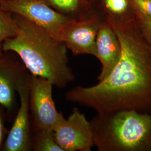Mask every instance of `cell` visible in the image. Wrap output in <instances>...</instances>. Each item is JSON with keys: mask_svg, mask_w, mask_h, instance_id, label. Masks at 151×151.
Here are the masks:
<instances>
[{"mask_svg": "<svg viewBox=\"0 0 151 151\" xmlns=\"http://www.w3.org/2000/svg\"><path fill=\"white\" fill-rule=\"evenodd\" d=\"M105 20L120 44L118 63L96 85L72 88L65 93V99L97 113L135 110L151 114V47L135 19L126 22Z\"/></svg>", "mask_w": 151, "mask_h": 151, "instance_id": "6da1fadb", "label": "cell"}, {"mask_svg": "<svg viewBox=\"0 0 151 151\" xmlns=\"http://www.w3.org/2000/svg\"><path fill=\"white\" fill-rule=\"evenodd\" d=\"M18 32L2 43L4 52L19 55L28 72L64 88L75 80L65 44L43 27L14 14Z\"/></svg>", "mask_w": 151, "mask_h": 151, "instance_id": "7a4b0ae2", "label": "cell"}, {"mask_svg": "<svg viewBox=\"0 0 151 151\" xmlns=\"http://www.w3.org/2000/svg\"><path fill=\"white\" fill-rule=\"evenodd\" d=\"M99 151H151V114L135 110L97 113L90 122Z\"/></svg>", "mask_w": 151, "mask_h": 151, "instance_id": "3957f363", "label": "cell"}, {"mask_svg": "<svg viewBox=\"0 0 151 151\" xmlns=\"http://www.w3.org/2000/svg\"><path fill=\"white\" fill-rule=\"evenodd\" d=\"M0 7L43 27L60 40L65 27L73 19L54 10L42 0H5Z\"/></svg>", "mask_w": 151, "mask_h": 151, "instance_id": "277c9868", "label": "cell"}, {"mask_svg": "<svg viewBox=\"0 0 151 151\" xmlns=\"http://www.w3.org/2000/svg\"><path fill=\"white\" fill-rule=\"evenodd\" d=\"M53 85L40 77L29 76V108L34 131L53 130L63 116L55 107L53 97Z\"/></svg>", "mask_w": 151, "mask_h": 151, "instance_id": "5b68a950", "label": "cell"}, {"mask_svg": "<svg viewBox=\"0 0 151 151\" xmlns=\"http://www.w3.org/2000/svg\"><path fill=\"white\" fill-rule=\"evenodd\" d=\"M29 76L30 73L27 70L17 82L16 90L20 99V106L4 143L3 151H32V122L29 113Z\"/></svg>", "mask_w": 151, "mask_h": 151, "instance_id": "8992f818", "label": "cell"}, {"mask_svg": "<svg viewBox=\"0 0 151 151\" xmlns=\"http://www.w3.org/2000/svg\"><path fill=\"white\" fill-rule=\"evenodd\" d=\"M53 131L63 151H90L94 146L90 122L78 108L73 109L68 118L63 116Z\"/></svg>", "mask_w": 151, "mask_h": 151, "instance_id": "52a82bcc", "label": "cell"}, {"mask_svg": "<svg viewBox=\"0 0 151 151\" xmlns=\"http://www.w3.org/2000/svg\"><path fill=\"white\" fill-rule=\"evenodd\" d=\"M104 18L95 11L79 19H73L63 29L60 40L75 55L95 56L97 32Z\"/></svg>", "mask_w": 151, "mask_h": 151, "instance_id": "ba28073f", "label": "cell"}, {"mask_svg": "<svg viewBox=\"0 0 151 151\" xmlns=\"http://www.w3.org/2000/svg\"><path fill=\"white\" fill-rule=\"evenodd\" d=\"M95 56L101 64V70L97 77L101 81L106 77L119 62L121 47L113 27L104 19L97 32Z\"/></svg>", "mask_w": 151, "mask_h": 151, "instance_id": "9c48e42d", "label": "cell"}, {"mask_svg": "<svg viewBox=\"0 0 151 151\" xmlns=\"http://www.w3.org/2000/svg\"><path fill=\"white\" fill-rule=\"evenodd\" d=\"M27 69L22 62L4 54L0 57V105L8 110L13 107L17 82Z\"/></svg>", "mask_w": 151, "mask_h": 151, "instance_id": "30bf717a", "label": "cell"}, {"mask_svg": "<svg viewBox=\"0 0 151 151\" xmlns=\"http://www.w3.org/2000/svg\"><path fill=\"white\" fill-rule=\"evenodd\" d=\"M97 3L105 20L126 22L135 19L130 0H98Z\"/></svg>", "mask_w": 151, "mask_h": 151, "instance_id": "8fae6325", "label": "cell"}, {"mask_svg": "<svg viewBox=\"0 0 151 151\" xmlns=\"http://www.w3.org/2000/svg\"><path fill=\"white\" fill-rule=\"evenodd\" d=\"M60 14L79 19L93 12V6L86 0H42Z\"/></svg>", "mask_w": 151, "mask_h": 151, "instance_id": "7c38bea8", "label": "cell"}, {"mask_svg": "<svg viewBox=\"0 0 151 151\" xmlns=\"http://www.w3.org/2000/svg\"><path fill=\"white\" fill-rule=\"evenodd\" d=\"M32 135V151H63L57 143L53 130L34 131Z\"/></svg>", "mask_w": 151, "mask_h": 151, "instance_id": "4fadbf2b", "label": "cell"}, {"mask_svg": "<svg viewBox=\"0 0 151 151\" xmlns=\"http://www.w3.org/2000/svg\"><path fill=\"white\" fill-rule=\"evenodd\" d=\"M17 32L18 27L14 16L0 7V43L14 37Z\"/></svg>", "mask_w": 151, "mask_h": 151, "instance_id": "5bb4252c", "label": "cell"}, {"mask_svg": "<svg viewBox=\"0 0 151 151\" xmlns=\"http://www.w3.org/2000/svg\"><path fill=\"white\" fill-rule=\"evenodd\" d=\"M135 21L144 38L151 47V19L134 11Z\"/></svg>", "mask_w": 151, "mask_h": 151, "instance_id": "9a60e30c", "label": "cell"}, {"mask_svg": "<svg viewBox=\"0 0 151 151\" xmlns=\"http://www.w3.org/2000/svg\"><path fill=\"white\" fill-rule=\"evenodd\" d=\"M134 10L151 19V0H130Z\"/></svg>", "mask_w": 151, "mask_h": 151, "instance_id": "2e32d148", "label": "cell"}, {"mask_svg": "<svg viewBox=\"0 0 151 151\" xmlns=\"http://www.w3.org/2000/svg\"><path fill=\"white\" fill-rule=\"evenodd\" d=\"M5 127L4 123L1 114L0 113V150L2 149L3 147V141L5 136Z\"/></svg>", "mask_w": 151, "mask_h": 151, "instance_id": "e0dca14e", "label": "cell"}, {"mask_svg": "<svg viewBox=\"0 0 151 151\" xmlns=\"http://www.w3.org/2000/svg\"><path fill=\"white\" fill-rule=\"evenodd\" d=\"M87 1L90 3L91 5L93 6V5L98 2V0H86Z\"/></svg>", "mask_w": 151, "mask_h": 151, "instance_id": "ac0fdd59", "label": "cell"}, {"mask_svg": "<svg viewBox=\"0 0 151 151\" xmlns=\"http://www.w3.org/2000/svg\"><path fill=\"white\" fill-rule=\"evenodd\" d=\"M3 52H4V50L2 48V43H0V57L4 54Z\"/></svg>", "mask_w": 151, "mask_h": 151, "instance_id": "d6986e66", "label": "cell"}, {"mask_svg": "<svg viewBox=\"0 0 151 151\" xmlns=\"http://www.w3.org/2000/svg\"><path fill=\"white\" fill-rule=\"evenodd\" d=\"M5 1V0H0V1Z\"/></svg>", "mask_w": 151, "mask_h": 151, "instance_id": "ffe728a7", "label": "cell"}]
</instances>
